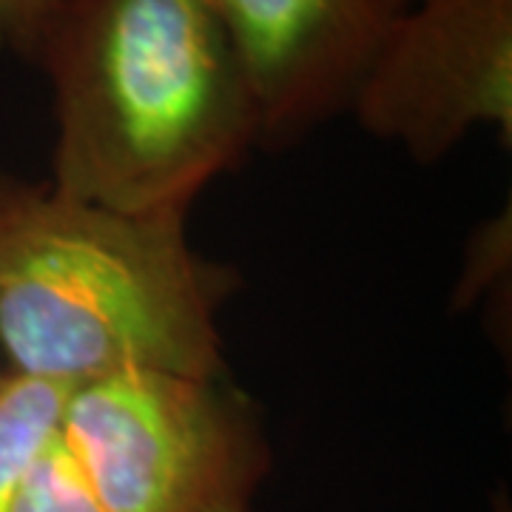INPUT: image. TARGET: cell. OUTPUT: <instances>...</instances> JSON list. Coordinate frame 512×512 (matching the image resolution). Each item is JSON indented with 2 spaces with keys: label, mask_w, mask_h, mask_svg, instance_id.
Segmentation results:
<instances>
[{
  "label": "cell",
  "mask_w": 512,
  "mask_h": 512,
  "mask_svg": "<svg viewBox=\"0 0 512 512\" xmlns=\"http://www.w3.org/2000/svg\"><path fill=\"white\" fill-rule=\"evenodd\" d=\"M237 274L185 211H114L0 174V350L12 373L80 384L165 370L222 379L217 313Z\"/></svg>",
  "instance_id": "2"
},
{
  "label": "cell",
  "mask_w": 512,
  "mask_h": 512,
  "mask_svg": "<svg viewBox=\"0 0 512 512\" xmlns=\"http://www.w3.org/2000/svg\"><path fill=\"white\" fill-rule=\"evenodd\" d=\"M15 512H109L89 490L66 453L60 433L37 458L20 490Z\"/></svg>",
  "instance_id": "7"
},
{
  "label": "cell",
  "mask_w": 512,
  "mask_h": 512,
  "mask_svg": "<svg viewBox=\"0 0 512 512\" xmlns=\"http://www.w3.org/2000/svg\"><path fill=\"white\" fill-rule=\"evenodd\" d=\"M0 382H3V373H0Z\"/></svg>",
  "instance_id": "10"
},
{
  "label": "cell",
  "mask_w": 512,
  "mask_h": 512,
  "mask_svg": "<svg viewBox=\"0 0 512 512\" xmlns=\"http://www.w3.org/2000/svg\"><path fill=\"white\" fill-rule=\"evenodd\" d=\"M52 86V188L114 211H188L259 146L214 0H55L32 60Z\"/></svg>",
  "instance_id": "1"
},
{
  "label": "cell",
  "mask_w": 512,
  "mask_h": 512,
  "mask_svg": "<svg viewBox=\"0 0 512 512\" xmlns=\"http://www.w3.org/2000/svg\"><path fill=\"white\" fill-rule=\"evenodd\" d=\"M387 3H390V6H396V9H402L407 0H387Z\"/></svg>",
  "instance_id": "9"
},
{
  "label": "cell",
  "mask_w": 512,
  "mask_h": 512,
  "mask_svg": "<svg viewBox=\"0 0 512 512\" xmlns=\"http://www.w3.org/2000/svg\"><path fill=\"white\" fill-rule=\"evenodd\" d=\"M350 114L367 134L441 163L478 126L512 140V0H407Z\"/></svg>",
  "instance_id": "4"
},
{
  "label": "cell",
  "mask_w": 512,
  "mask_h": 512,
  "mask_svg": "<svg viewBox=\"0 0 512 512\" xmlns=\"http://www.w3.org/2000/svg\"><path fill=\"white\" fill-rule=\"evenodd\" d=\"M60 441L109 512H251L271 470L254 402L228 376L128 370L80 384Z\"/></svg>",
  "instance_id": "3"
},
{
  "label": "cell",
  "mask_w": 512,
  "mask_h": 512,
  "mask_svg": "<svg viewBox=\"0 0 512 512\" xmlns=\"http://www.w3.org/2000/svg\"><path fill=\"white\" fill-rule=\"evenodd\" d=\"M55 0H0V52L32 60L40 29Z\"/></svg>",
  "instance_id": "8"
},
{
  "label": "cell",
  "mask_w": 512,
  "mask_h": 512,
  "mask_svg": "<svg viewBox=\"0 0 512 512\" xmlns=\"http://www.w3.org/2000/svg\"><path fill=\"white\" fill-rule=\"evenodd\" d=\"M254 100L259 146L299 143L353 100L396 6L387 0H214Z\"/></svg>",
  "instance_id": "5"
},
{
  "label": "cell",
  "mask_w": 512,
  "mask_h": 512,
  "mask_svg": "<svg viewBox=\"0 0 512 512\" xmlns=\"http://www.w3.org/2000/svg\"><path fill=\"white\" fill-rule=\"evenodd\" d=\"M74 387L3 373L0 382V512H15L26 478L60 433Z\"/></svg>",
  "instance_id": "6"
}]
</instances>
